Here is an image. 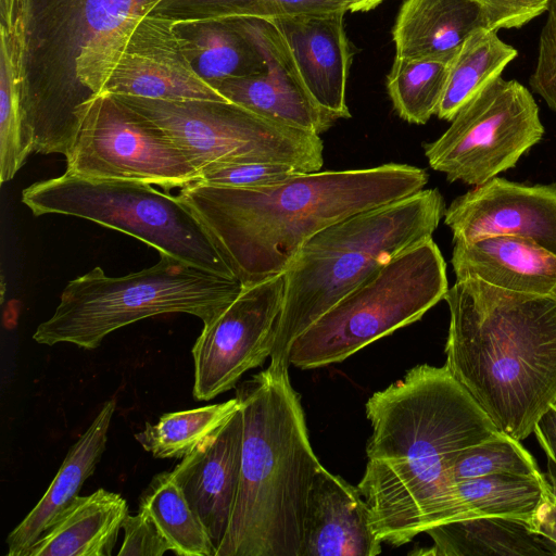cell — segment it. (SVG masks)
I'll list each match as a JSON object with an SVG mask.
<instances>
[{
  "label": "cell",
  "instance_id": "484cf974",
  "mask_svg": "<svg viewBox=\"0 0 556 556\" xmlns=\"http://www.w3.org/2000/svg\"><path fill=\"white\" fill-rule=\"evenodd\" d=\"M198 73L212 85L264 71L262 50L242 20L204 22L189 39Z\"/></svg>",
  "mask_w": 556,
  "mask_h": 556
},
{
  "label": "cell",
  "instance_id": "e0dca14e",
  "mask_svg": "<svg viewBox=\"0 0 556 556\" xmlns=\"http://www.w3.org/2000/svg\"><path fill=\"white\" fill-rule=\"evenodd\" d=\"M242 438L243 421L239 407L214 435L181 458L172 470L174 480L204 525L216 551L226 535L235 507Z\"/></svg>",
  "mask_w": 556,
  "mask_h": 556
},
{
  "label": "cell",
  "instance_id": "f1b7e54d",
  "mask_svg": "<svg viewBox=\"0 0 556 556\" xmlns=\"http://www.w3.org/2000/svg\"><path fill=\"white\" fill-rule=\"evenodd\" d=\"M452 61L394 58L387 89L394 111L410 124H426L435 115Z\"/></svg>",
  "mask_w": 556,
  "mask_h": 556
},
{
  "label": "cell",
  "instance_id": "7402d4cb",
  "mask_svg": "<svg viewBox=\"0 0 556 556\" xmlns=\"http://www.w3.org/2000/svg\"><path fill=\"white\" fill-rule=\"evenodd\" d=\"M127 514L118 493L77 495L24 556H111Z\"/></svg>",
  "mask_w": 556,
  "mask_h": 556
},
{
  "label": "cell",
  "instance_id": "6da1fadb",
  "mask_svg": "<svg viewBox=\"0 0 556 556\" xmlns=\"http://www.w3.org/2000/svg\"><path fill=\"white\" fill-rule=\"evenodd\" d=\"M366 415L372 434L357 488L377 536L393 546L441 522L456 457L503 433L445 365L412 368L368 399Z\"/></svg>",
  "mask_w": 556,
  "mask_h": 556
},
{
  "label": "cell",
  "instance_id": "e575fe53",
  "mask_svg": "<svg viewBox=\"0 0 556 556\" xmlns=\"http://www.w3.org/2000/svg\"><path fill=\"white\" fill-rule=\"evenodd\" d=\"M492 30L521 28L545 13L551 0H476Z\"/></svg>",
  "mask_w": 556,
  "mask_h": 556
},
{
  "label": "cell",
  "instance_id": "83f0119b",
  "mask_svg": "<svg viewBox=\"0 0 556 556\" xmlns=\"http://www.w3.org/2000/svg\"><path fill=\"white\" fill-rule=\"evenodd\" d=\"M237 397L218 404L168 413L135 434L156 458H184L214 435L239 409Z\"/></svg>",
  "mask_w": 556,
  "mask_h": 556
},
{
  "label": "cell",
  "instance_id": "8992f818",
  "mask_svg": "<svg viewBox=\"0 0 556 556\" xmlns=\"http://www.w3.org/2000/svg\"><path fill=\"white\" fill-rule=\"evenodd\" d=\"M243 287L238 277L165 254L151 267L119 277L94 267L66 285L54 313L37 327L33 339L46 345L72 343L94 350L119 328L169 313L193 315L206 326Z\"/></svg>",
  "mask_w": 556,
  "mask_h": 556
},
{
  "label": "cell",
  "instance_id": "4dcf8cb0",
  "mask_svg": "<svg viewBox=\"0 0 556 556\" xmlns=\"http://www.w3.org/2000/svg\"><path fill=\"white\" fill-rule=\"evenodd\" d=\"M161 3H204L212 8L204 22L224 20H274L300 14L349 11L340 0H159Z\"/></svg>",
  "mask_w": 556,
  "mask_h": 556
},
{
  "label": "cell",
  "instance_id": "f35d334b",
  "mask_svg": "<svg viewBox=\"0 0 556 556\" xmlns=\"http://www.w3.org/2000/svg\"><path fill=\"white\" fill-rule=\"evenodd\" d=\"M547 479L552 485V489L556 495V463L547 458Z\"/></svg>",
  "mask_w": 556,
  "mask_h": 556
},
{
  "label": "cell",
  "instance_id": "5b68a950",
  "mask_svg": "<svg viewBox=\"0 0 556 556\" xmlns=\"http://www.w3.org/2000/svg\"><path fill=\"white\" fill-rule=\"evenodd\" d=\"M446 206L437 188L338 222L312 237L283 273L269 365L288 367L295 339L402 252L432 238Z\"/></svg>",
  "mask_w": 556,
  "mask_h": 556
},
{
  "label": "cell",
  "instance_id": "2e32d148",
  "mask_svg": "<svg viewBox=\"0 0 556 556\" xmlns=\"http://www.w3.org/2000/svg\"><path fill=\"white\" fill-rule=\"evenodd\" d=\"M345 13L336 11L266 20L279 31L305 90L320 109L337 119L351 116L345 101L351 64L344 30Z\"/></svg>",
  "mask_w": 556,
  "mask_h": 556
},
{
  "label": "cell",
  "instance_id": "8fae6325",
  "mask_svg": "<svg viewBox=\"0 0 556 556\" xmlns=\"http://www.w3.org/2000/svg\"><path fill=\"white\" fill-rule=\"evenodd\" d=\"M65 160V172L83 177L163 188H182L199 179V172L163 130L106 92L90 98Z\"/></svg>",
  "mask_w": 556,
  "mask_h": 556
},
{
  "label": "cell",
  "instance_id": "30bf717a",
  "mask_svg": "<svg viewBox=\"0 0 556 556\" xmlns=\"http://www.w3.org/2000/svg\"><path fill=\"white\" fill-rule=\"evenodd\" d=\"M543 135L532 93L519 81L500 76L470 99L424 151L430 167L448 181L477 187L515 167Z\"/></svg>",
  "mask_w": 556,
  "mask_h": 556
},
{
  "label": "cell",
  "instance_id": "7c38bea8",
  "mask_svg": "<svg viewBox=\"0 0 556 556\" xmlns=\"http://www.w3.org/2000/svg\"><path fill=\"white\" fill-rule=\"evenodd\" d=\"M283 274L244 286L208 325L193 348V396L208 401L235 388L271 354L283 299Z\"/></svg>",
  "mask_w": 556,
  "mask_h": 556
},
{
  "label": "cell",
  "instance_id": "cb8c5ba5",
  "mask_svg": "<svg viewBox=\"0 0 556 556\" xmlns=\"http://www.w3.org/2000/svg\"><path fill=\"white\" fill-rule=\"evenodd\" d=\"M552 502L556 495L546 476L495 473L466 479L454 483L440 523L492 516L534 520Z\"/></svg>",
  "mask_w": 556,
  "mask_h": 556
},
{
  "label": "cell",
  "instance_id": "9c48e42d",
  "mask_svg": "<svg viewBox=\"0 0 556 556\" xmlns=\"http://www.w3.org/2000/svg\"><path fill=\"white\" fill-rule=\"evenodd\" d=\"M112 96V94H111ZM163 130L199 172L243 161H270L320 170L318 135L263 117L230 101H162L113 96Z\"/></svg>",
  "mask_w": 556,
  "mask_h": 556
},
{
  "label": "cell",
  "instance_id": "277c9868",
  "mask_svg": "<svg viewBox=\"0 0 556 556\" xmlns=\"http://www.w3.org/2000/svg\"><path fill=\"white\" fill-rule=\"evenodd\" d=\"M243 421L235 507L216 556H300L318 468L288 367L269 365L237 387Z\"/></svg>",
  "mask_w": 556,
  "mask_h": 556
},
{
  "label": "cell",
  "instance_id": "52a82bcc",
  "mask_svg": "<svg viewBox=\"0 0 556 556\" xmlns=\"http://www.w3.org/2000/svg\"><path fill=\"white\" fill-rule=\"evenodd\" d=\"M447 290L445 261L429 238L376 270L307 327L291 346L290 365L312 369L340 363L419 320Z\"/></svg>",
  "mask_w": 556,
  "mask_h": 556
},
{
  "label": "cell",
  "instance_id": "ffe728a7",
  "mask_svg": "<svg viewBox=\"0 0 556 556\" xmlns=\"http://www.w3.org/2000/svg\"><path fill=\"white\" fill-rule=\"evenodd\" d=\"M481 28L490 29L476 0H405L392 29L395 56L452 61Z\"/></svg>",
  "mask_w": 556,
  "mask_h": 556
},
{
  "label": "cell",
  "instance_id": "4fadbf2b",
  "mask_svg": "<svg viewBox=\"0 0 556 556\" xmlns=\"http://www.w3.org/2000/svg\"><path fill=\"white\" fill-rule=\"evenodd\" d=\"M178 24L161 14H144L103 92L162 101H229L192 65L189 39L179 34Z\"/></svg>",
  "mask_w": 556,
  "mask_h": 556
},
{
  "label": "cell",
  "instance_id": "d6986e66",
  "mask_svg": "<svg viewBox=\"0 0 556 556\" xmlns=\"http://www.w3.org/2000/svg\"><path fill=\"white\" fill-rule=\"evenodd\" d=\"M451 263L456 280L477 278L510 291L556 294V254L532 240L494 236L453 242Z\"/></svg>",
  "mask_w": 556,
  "mask_h": 556
},
{
  "label": "cell",
  "instance_id": "d590c367",
  "mask_svg": "<svg viewBox=\"0 0 556 556\" xmlns=\"http://www.w3.org/2000/svg\"><path fill=\"white\" fill-rule=\"evenodd\" d=\"M533 433L547 458L556 463V404L541 416L535 424Z\"/></svg>",
  "mask_w": 556,
  "mask_h": 556
},
{
  "label": "cell",
  "instance_id": "3957f363",
  "mask_svg": "<svg viewBox=\"0 0 556 556\" xmlns=\"http://www.w3.org/2000/svg\"><path fill=\"white\" fill-rule=\"evenodd\" d=\"M445 366L496 428L522 441L556 404V294L456 280Z\"/></svg>",
  "mask_w": 556,
  "mask_h": 556
},
{
  "label": "cell",
  "instance_id": "836d02e7",
  "mask_svg": "<svg viewBox=\"0 0 556 556\" xmlns=\"http://www.w3.org/2000/svg\"><path fill=\"white\" fill-rule=\"evenodd\" d=\"M122 529L124 542L117 553L118 556H162L173 551L157 525L141 508L136 515H126Z\"/></svg>",
  "mask_w": 556,
  "mask_h": 556
},
{
  "label": "cell",
  "instance_id": "44dd1931",
  "mask_svg": "<svg viewBox=\"0 0 556 556\" xmlns=\"http://www.w3.org/2000/svg\"><path fill=\"white\" fill-rule=\"evenodd\" d=\"M115 407V397L105 402L87 430L68 450L47 492L8 535V556H24L78 495L105 450Z\"/></svg>",
  "mask_w": 556,
  "mask_h": 556
},
{
  "label": "cell",
  "instance_id": "d4e9b609",
  "mask_svg": "<svg viewBox=\"0 0 556 556\" xmlns=\"http://www.w3.org/2000/svg\"><path fill=\"white\" fill-rule=\"evenodd\" d=\"M518 51L496 30L481 28L462 46L450 72L435 115L451 122L457 112L486 85L498 78Z\"/></svg>",
  "mask_w": 556,
  "mask_h": 556
},
{
  "label": "cell",
  "instance_id": "8d00e7d4",
  "mask_svg": "<svg viewBox=\"0 0 556 556\" xmlns=\"http://www.w3.org/2000/svg\"><path fill=\"white\" fill-rule=\"evenodd\" d=\"M540 532L556 543V502L547 504L540 518Z\"/></svg>",
  "mask_w": 556,
  "mask_h": 556
},
{
  "label": "cell",
  "instance_id": "9a60e30c",
  "mask_svg": "<svg viewBox=\"0 0 556 556\" xmlns=\"http://www.w3.org/2000/svg\"><path fill=\"white\" fill-rule=\"evenodd\" d=\"M240 20L258 43L265 68L213 86L227 100L263 117L318 136L327 131L337 118L320 109L305 90L276 27L266 20Z\"/></svg>",
  "mask_w": 556,
  "mask_h": 556
},
{
  "label": "cell",
  "instance_id": "d6a6232c",
  "mask_svg": "<svg viewBox=\"0 0 556 556\" xmlns=\"http://www.w3.org/2000/svg\"><path fill=\"white\" fill-rule=\"evenodd\" d=\"M540 34L538 58L529 85L556 113V0H551Z\"/></svg>",
  "mask_w": 556,
  "mask_h": 556
},
{
  "label": "cell",
  "instance_id": "74e56055",
  "mask_svg": "<svg viewBox=\"0 0 556 556\" xmlns=\"http://www.w3.org/2000/svg\"><path fill=\"white\" fill-rule=\"evenodd\" d=\"M344 2L351 12H366L378 7L383 0H340Z\"/></svg>",
  "mask_w": 556,
  "mask_h": 556
},
{
  "label": "cell",
  "instance_id": "1f68e13d",
  "mask_svg": "<svg viewBox=\"0 0 556 556\" xmlns=\"http://www.w3.org/2000/svg\"><path fill=\"white\" fill-rule=\"evenodd\" d=\"M298 173L303 172L287 163L243 161L206 167L200 172L197 182L250 189L283 181Z\"/></svg>",
  "mask_w": 556,
  "mask_h": 556
},
{
  "label": "cell",
  "instance_id": "7a4b0ae2",
  "mask_svg": "<svg viewBox=\"0 0 556 556\" xmlns=\"http://www.w3.org/2000/svg\"><path fill=\"white\" fill-rule=\"evenodd\" d=\"M417 166L298 173L260 188L193 182L178 197L195 214L243 286L281 275L316 233L428 184Z\"/></svg>",
  "mask_w": 556,
  "mask_h": 556
},
{
  "label": "cell",
  "instance_id": "603a6c76",
  "mask_svg": "<svg viewBox=\"0 0 556 556\" xmlns=\"http://www.w3.org/2000/svg\"><path fill=\"white\" fill-rule=\"evenodd\" d=\"M541 514L534 520L492 516L433 526L425 532L433 540V546L425 554L434 556L556 555V543L540 532Z\"/></svg>",
  "mask_w": 556,
  "mask_h": 556
},
{
  "label": "cell",
  "instance_id": "ba28073f",
  "mask_svg": "<svg viewBox=\"0 0 556 556\" xmlns=\"http://www.w3.org/2000/svg\"><path fill=\"white\" fill-rule=\"evenodd\" d=\"M22 202L35 216L60 214L87 219L127 233L160 254L237 277L195 214L178 195L161 192L151 184L65 172L26 187Z\"/></svg>",
  "mask_w": 556,
  "mask_h": 556
},
{
  "label": "cell",
  "instance_id": "4316f807",
  "mask_svg": "<svg viewBox=\"0 0 556 556\" xmlns=\"http://www.w3.org/2000/svg\"><path fill=\"white\" fill-rule=\"evenodd\" d=\"M139 508L154 520L176 555H216L204 525L190 507L172 471L153 477L140 496Z\"/></svg>",
  "mask_w": 556,
  "mask_h": 556
},
{
  "label": "cell",
  "instance_id": "f546056e",
  "mask_svg": "<svg viewBox=\"0 0 556 556\" xmlns=\"http://www.w3.org/2000/svg\"><path fill=\"white\" fill-rule=\"evenodd\" d=\"M495 473L545 476L521 442L505 433L467 447L451 467L454 483Z\"/></svg>",
  "mask_w": 556,
  "mask_h": 556
},
{
  "label": "cell",
  "instance_id": "ac0fdd59",
  "mask_svg": "<svg viewBox=\"0 0 556 556\" xmlns=\"http://www.w3.org/2000/svg\"><path fill=\"white\" fill-rule=\"evenodd\" d=\"M381 543L358 488L320 466L308 492L300 556H376Z\"/></svg>",
  "mask_w": 556,
  "mask_h": 556
},
{
  "label": "cell",
  "instance_id": "5bb4252c",
  "mask_svg": "<svg viewBox=\"0 0 556 556\" xmlns=\"http://www.w3.org/2000/svg\"><path fill=\"white\" fill-rule=\"evenodd\" d=\"M443 218L453 242L515 236L556 254V184L494 177L455 198Z\"/></svg>",
  "mask_w": 556,
  "mask_h": 556
}]
</instances>
